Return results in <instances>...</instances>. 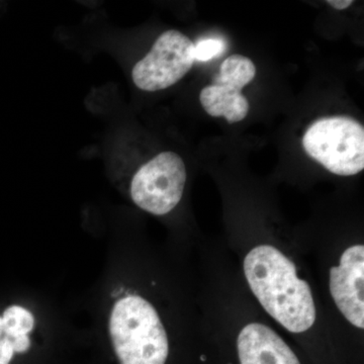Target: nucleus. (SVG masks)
<instances>
[{
	"label": "nucleus",
	"mask_w": 364,
	"mask_h": 364,
	"mask_svg": "<svg viewBox=\"0 0 364 364\" xmlns=\"http://www.w3.org/2000/svg\"><path fill=\"white\" fill-rule=\"evenodd\" d=\"M353 4V1L351 0H329L328 1V4H330L334 9H338V11H343V9H346L347 7L351 6Z\"/></svg>",
	"instance_id": "nucleus-13"
},
{
	"label": "nucleus",
	"mask_w": 364,
	"mask_h": 364,
	"mask_svg": "<svg viewBox=\"0 0 364 364\" xmlns=\"http://www.w3.org/2000/svg\"><path fill=\"white\" fill-rule=\"evenodd\" d=\"M200 100L210 116L225 117L230 124L243 121L248 114L247 98L232 86H207L200 91Z\"/></svg>",
	"instance_id": "nucleus-8"
},
{
	"label": "nucleus",
	"mask_w": 364,
	"mask_h": 364,
	"mask_svg": "<svg viewBox=\"0 0 364 364\" xmlns=\"http://www.w3.org/2000/svg\"><path fill=\"white\" fill-rule=\"evenodd\" d=\"M241 364H301L291 347L267 325L250 323L237 339Z\"/></svg>",
	"instance_id": "nucleus-7"
},
{
	"label": "nucleus",
	"mask_w": 364,
	"mask_h": 364,
	"mask_svg": "<svg viewBox=\"0 0 364 364\" xmlns=\"http://www.w3.org/2000/svg\"><path fill=\"white\" fill-rule=\"evenodd\" d=\"M186 182L182 158L170 151L162 152L136 171L131 184L132 200L150 214L166 215L181 202Z\"/></svg>",
	"instance_id": "nucleus-4"
},
{
	"label": "nucleus",
	"mask_w": 364,
	"mask_h": 364,
	"mask_svg": "<svg viewBox=\"0 0 364 364\" xmlns=\"http://www.w3.org/2000/svg\"><path fill=\"white\" fill-rule=\"evenodd\" d=\"M225 44L221 40L205 39L200 41L193 48L195 61L207 62L219 56L224 51Z\"/></svg>",
	"instance_id": "nucleus-12"
},
{
	"label": "nucleus",
	"mask_w": 364,
	"mask_h": 364,
	"mask_svg": "<svg viewBox=\"0 0 364 364\" xmlns=\"http://www.w3.org/2000/svg\"><path fill=\"white\" fill-rule=\"evenodd\" d=\"M244 273L254 296L287 331L313 327L316 306L306 280L299 279L293 262L272 245L254 247L244 259Z\"/></svg>",
	"instance_id": "nucleus-1"
},
{
	"label": "nucleus",
	"mask_w": 364,
	"mask_h": 364,
	"mask_svg": "<svg viewBox=\"0 0 364 364\" xmlns=\"http://www.w3.org/2000/svg\"><path fill=\"white\" fill-rule=\"evenodd\" d=\"M301 143L306 154L333 174L355 176L364 168V129L350 117L317 119Z\"/></svg>",
	"instance_id": "nucleus-3"
},
{
	"label": "nucleus",
	"mask_w": 364,
	"mask_h": 364,
	"mask_svg": "<svg viewBox=\"0 0 364 364\" xmlns=\"http://www.w3.org/2000/svg\"><path fill=\"white\" fill-rule=\"evenodd\" d=\"M255 75L256 67L251 59L242 55H231L223 62L213 85L232 86L241 90L253 80Z\"/></svg>",
	"instance_id": "nucleus-9"
},
{
	"label": "nucleus",
	"mask_w": 364,
	"mask_h": 364,
	"mask_svg": "<svg viewBox=\"0 0 364 364\" xmlns=\"http://www.w3.org/2000/svg\"><path fill=\"white\" fill-rule=\"evenodd\" d=\"M109 334L119 364H165L169 344L154 306L139 296L119 299L109 318Z\"/></svg>",
	"instance_id": "nucleus-2"
},
{
	"label": "nucleus",
	"mask_w": 364,
	"mask_h": 364,
	"mask_svg": "<svg viewBox=\"0 0 364 364\" xmlns=\"http://www.w3.org/2000/svg\"><path fill=\"white\" fill-rule=\"evenodd\" d=\"M193 48L191 39L178 31L163 33L151 51L134 67V83L145 91L162 90L176 85L195 63Z\"/></svg>",
	"instance_id": "nucleus-5"
},
{
	"label": "nucleus",
	"mask_w": 364,
	"mask_h": 364,
	"mask_svg": "<svg viewBox=\"0 0 364 364\" xmlns=\"http://www.w3.org/2000/svg\"><path fill=\"white\" fill-rule=\"evenodd\" d=\"M364 247L354 245L342 253L338 267L330 269L333 301L344 318L358 329L364 328Z\"/></svg>",
	"instance_id": "nucleus-6"
},
{
	"label": "nucleus",
	"mask_w": 364,
	"mask_h": 364,
	"mask_svg": "<svg viewBox=\"0 0 364 364\" xmlns=\"http://www.w3.org/2000/svg\"><path fill=\"white\" fill-rule=\"evenodd\" d=\"M7 332L14 336H23L32 331L35 318L32 314L20 306H11L4 311L2 316Z\"/></svg>",
	"instance_id": "nucleus-10"
},
{
	"label": "nucleus",
	"mask_w": 364,
	"mask_h": 364,
	"mask_svg": "<svg viewBox=\"0 0 364 364\" xmlns=\"http://www.w3.org/2000/svg\"><path fill=\"white\" fill-rule=\"evenodd\" d=\"M31 347L28 335L14 336L7 332L2 318L0 317V364H9L14 353H25Z\"/></svg>",
	"instance_id": "nucleus-11"
}]
</instances>
